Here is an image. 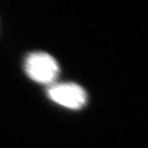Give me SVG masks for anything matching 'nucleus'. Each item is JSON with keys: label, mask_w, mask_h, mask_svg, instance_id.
I'll return each mask as SVG.
<instances>
[{"label": "nucleus", "mask_w": 148, "mask_h": 148, "mask_svg": "<svg viewBox=\"0 0 148 148\" xmlns=\"http://www.w3.org/2000/svg\"><path fill=\"white\" fill-rule=\"evenodd\" d=\"M24 71L31 80L51 86L59 76L60 67L55 57L47 53L33 52L25 58Z\"/></svg>", "instance_id": "obj_1"}, {"label": "nucleus", "mask_w": 148, "mask_h": 148, "mask_svg": "<svg viewBox=\"0 0 148 148\" xmlns=\"http://www.w3.org/2000/svg\"><path fill=\"white\" fill-rule=\"evenodd\" d=\"M48 98L56 104L70 110L82 109L88 102V95L76 83H55L47 88Z\"/></svg>", "instance_id": "obj_2"}]
</instances>
